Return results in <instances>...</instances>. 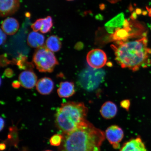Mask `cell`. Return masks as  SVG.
<instances>
[{
	"label": "cell",
	"instance_id": "44dd1931",
	"mask_svg": "<svg viewBox=\"0 0 151 151\" xmlns=\"http://www.w3.org/2000/svg\"><path fill=\"white\" fill-rule=\"evenodd\" d=\"M5 75L7 77H12L13 74V72L10 69H7L5 71Z\"/></svg>",
	"mask_w": 151,
	"mask_h": 151
},
{
	"label": "cell",
	"instance_id": "52a82bcc",
	"mask_svg": "<svg viewBox=\"0 0 151 151\" xmlns=\"http://www.w3.org/2000/svg\"><path fill=\"white\" fill-rule=\"evenodd\" d=\"M19 0H0V15L5 17L14 14L19 8Z\"/></svg>",
	"mask_w": 151,
	"mask_h": 151
},
{
	"label": "cell",
	"instance_id": "5b68a950",
	"mask_svg": "<svg viewBox=\"0 0 151 151\" xmlns=\"http://www.w3.org/2000/svg\"><path fill=\"white\" fill-rule=\"evenodd\" d=\"M105 138L115 150L120 148V143L124 138L123 130L120 126L114 124L109 126L106 130Z\"/></svg>",
	"mask_w": 151,
	"mask_h": 151
},
{
	"label": "cell",
	"instance_id": "3957f363",
	"mask_svg": "<svg viewBox=\"0 0 151 151\" xmlns=\"http://www.w3.org/2000/svg\"><path fill=\"white\" fill-rule=\"evenodd\" d=\"M88 109L82 102L68 101L62 104L55 115L57 127L63 134L74 131L87 120Z\"/></svg>",
	"mask_w": 151,
	"mask_h": 151
},
{
	"label": "cell",
	"instance_id": "6da1fadb",
	"mask_svg": "<svg viewBox=\"0 0 151 151\" xmlns=\"http://www.w3.org/2000/svg\"><path fill=\"white\" fill-rule=\"evenodd\" d=\"M146 36L136 40H120L111 46L115 60L123 68L134 72L151 65V49L148 47Z\"/></svg>",
	"mask_w": 151,
	"mask_h": 151
},
{
	"label": "cell",
	"instance_id": "30bf717a",
	"mask_svg": "<svg viewBox=\"0 0 151 151\" xmlns=\"http://www.w3.org/2000/svg\"><path fill=\"white\" fill-rule=\"evenodd\" d=\"M54 86V83L52 79L49 77H45L37 81L36 89L40 94L46 95L51 93Z\"/></svg>",
	"mask_w": 151,
	"mask_h": 151
},
{
	"label": "cell",
	"instance_id": "277c9868",
	"mask_svg": "<svg viewBox=\"0 0 151 151\" xmlns=\"http://www.w3.org/2000/svg\"><path fill=\"white\" fill-rule=\"evenodd\" d=\"M33 61L41 73H52L59 64L53 53L45 46L37 48L34 54Z\"/></svg>",
	"mask_w": 151,
	"mask_h": 151
},
{
	"label": "cell",
	"instance_id": "8fae6325",
	"mask_svg": "<svg viewBox=\"0 0 151 151\" xmlns=\"http://www.w3.org/2000/svg\"><path fill=\"white\" fill-rule=\"evenodd\" d=\"M19 28V24L17 20L13 17H8L1 23V29L7 35H14Z\"/></svg>",
	"mask_w": 151,
	"mask_h": 151
},
{
	"label": "cell",
	"instance_id": "ba28073f",
	"mask_svg": "<svg viewBox=\"0 0 151 151\" xmlns=\"http://www.w3.org/2000/svg\"><path fill=\"white\" fill-rule=\"evenodd\" d=\"M19 80L20 85L27 89L33 88L37 82V75L31 70L22 71L19 75Z\"/></svg>",
	"mask_w": 151,
	"mask_h": 151
},
{
	"label": "cell",
	"instance_id": "7a4b0ae2",
	"mask_svg": "<svg viewBox=\"0 0 151 151\" xmlns=\"http://www.w3.org/2000/svg\"><path fill=\"white\" fill-rule=\"evenodd\" d=\"M63 135L58 151H101L105 139L104 132L87 120L74 131Z\"/></svg>",
	"mask_w": 151,
	"mask_h": 151
},
{
	"label": "cell",
	"instance_id": "4316f807",
	"mask_svg": "<svg viewBox=\"0 0 151 151\" xmlns=\"http://www.w3.org/2000/svg\"><path fill=\"white\" fill-rule=\"evenodd\" d=\"M66 1H73V0H66Z\"/></svg>",
	"mask_w": 151,
	"mask_h": 151
},
{
	"label": "cell",
	"instance_id": "7c38bea8",
	"mask_svg": "<svg viewBox=\"0 0 151 151\" xmlns=\"http://www.w3.org/2000/svg\"><path fill=\"white\" fill-rule=\"evenodd\" d=\"M100 112L104 118L111 119L116 116L118 112L117 107L113 102L107 101L102 105Z\"/></svg>",
	"mask_w": 151,
	"mask_h": 151
},
{
	"label": "cell",
	"instance_id": "484cf974",
	"mask_svg": "<svg viewBox=\"0 0 151 151\" xmlns=\"http://www.w3.org/2000/svg\"><path fill=\"white\" fill-rule=\"evenodd\" d=\"M52 151L50 150H45V151Z\"/></svg>",
	"mask_w": 151,
	"mask_h": 151
},
{
	"label": "cell",
	"instance_id": "e0dca14e",
	"mask_svg": "<svg viewBox=\"0 0 151 151\" xmlns=\"http://www.w3.org/2000/svg\"><path fill=\"white\" fill-rule=\"evenodd\" d=\"M63 134H55L51 137L50 140V144L54 146H60L63 140Z\"/></svg>",
	"mask_w": 151,
	"mask_h": 151
},
{
	"label": "cell",
	"instance_id": "cb8c5ba5",
	"mask_svg": "<svg viewBox=\"0 0 151 151\" xmlns=\"http://www.w3.org/2000/svg\"><path fill=\"white\" fill-rule=\"evenodd\" d=\"M6 148V146L4 143H1L0 145V150H1L2 151L5 150Z\"/></svg>",
	"mask_w": 151,
	"mask_h": 151
},
{
	"label": "cell",
	"instance_id": "83f0119b",
	"mask_svg": "<svg viewBox=\"0 0 151 151\" xmlns=\"http://www.w3.org/2000/svg\"></svg>",
	"mask_w": 151,
	"mask_h": 151
},
{
	"label": "cell",
	"instance_id": "5bb4252c",
	"mask_svg": "<svg viewBox=\"0 0 151 151\" xmlns=\"http://www.w3.org/2000/svg\"><path fill=\"white\" fill-rule=\"evenodd\" d=\"M45 37L40 33L35 31L32 32L28 35L27 42L28 46L32 48H38L43 46Z\"/></svg>",
	"mask_w": 151,
	"mask_h": 151
},
{
	"label": "cell",
	"instance_id": "2e32d148",
	"mask_svg": "<svg viewBox=\"0 0 151 151\" xmlns=\"http://www.w3.org/2000/svg\"><path fill=\"white\" fill-rule=\"evenodd\" d=\"M53 25L52 19L51 17L48 16L43 18L42 27L40 30L41 33L46 34L50 31Z\"/></svg>",
	"mask_w": 151,
	"mask_h": 151
},
{
	"label": "cell",
	"instance_id": "ffe728a7",
	"mask_svg": "<svg viewBox=\"0 0 151 151\" xmlns=\"http://www.w3.org/2000/svg\"><path fill=\"white\" fill-rule=\"evenodd\" d=\"M6 34L4 32L1 28V45L4 44L6 40Z\"/></svg>",
	"mask_w": 151,
	"mask_h": 151
},
{
	"label": "cell",
	"instance_id": "d6986e66",
	"mask_svg": "<svg viewBox=\"0 0 151 151\" xmlns=\"http://www.w3.org/2000/svg\"><path fill=\"white\" fill-rule=\"evenodd\" d=\"M130 102L129 100H124L122 101L120 103V105L123 108L125 109L126 110H129L130 106Z\"/></svg>",
	"mask_w": 151,
	"mask_h": 151
},
{
	"label": "cell",
	"instance_id": "4fadbf2b",
	"mask_svg": "<svg viewBox=\"0 0 151 151\" xmlns=\"http://www.w3.org/2000/svg\"><path fill=\"white\" fill-rule=\"evenodd\" d=\"M58 93L60 98H68L75 93L74 84L72 82L65 81L60 83Z\"/></svg>",
	"mask_w": 151,
	"mask_h": 151
},
{
	"label": "cell",
	"instance_id": "d4e9b609",
	"mask_svg": "<svg viewBox=\"0 0 151 151\" xmlns=\"http://www.w3.org/2000/svg\"><path fill=\"white\" fill-rule=\"evenodd\" d=\"M148 11L149 16L151 17V7L147 9Z\"/></svg>",
	"mask_w": 151,
	"mask_h": 151
},
{
	"label": "cell",
	"instance_id": "603a6c76",
	"mask_svg": "<svg viewBox=\"0 0 151 151\" xmlns=\"http://www.w3.org/2000/svg\"><path fill=\"white\" fill-rule=\"evenodd\" d=\"M20 84L19 82H18V81H16V82H14L12 83V86L14 88H17L20 86Z\"/></svg>",
	"mask_w": 151,
	"mask_h": 151
},
{
	"label": "cell",
	"instance_id": "ac0fdd59",
	"mask_svg": "<svg viewBox=\"0 0 151 151\" xmlns=\"http://www.w3.org/2000/svg\"><path fill=\"white\" fill-rule=\"evenodd\" d=\"M43 22V18L37 19L35 22L32 24L31 28L33 31L37 32L40 31L42 27Z\"/></svg>",
	"mask_w": 151,
	"mask_h": 151
},
{
	"label": "cell",
	"instance_id": "9c48e42d",
	"mask_svg": "<svg viewBox=\"0 0 151 151\" xmlns=\"http://www.w3.org/2000/svg\"><path fill=\"white\" fill-rule=\"evenodd\" d=\"M119 151H147V150L141 138L137 137L126 142Z\"/></svg>",
	"mask_w": 151,
	"mask_h": 151
},
{
	"label": "cell",
	"instance_id": "7402d4cb",
	"mask_svg": "<svg viewBox=\"0 0 151 151\" xmlns=\"http://www.w3.org/2000/svg\"><path fill=\"white\" fill-rule=\"evenodd\" d=\"M5 126V121L4 119L1 117V131L4 129Z\"/></svg>",
	"mask_w": 151,
	"mask_h": 151
},
{
	"label": "cell",
	"instance_id": "9a60e30c",
	"mask_svg": "<svg viewBox=\"0 0 151 151\" xmlns=\"http://www.w3.org/2000/svg\"><path fill=\"white\" fill-rule=\"evenodd\" d=\"M46 48L52 52L59 51L62 47V42L60 38L55 35L49 37L46 41Z\"/></svg>",
	"mask_w": 151,
	"mask_h": 151
},
{
	"label": "cell",
	"instance_id": "8992f818",
	"mask_svg": "<svg viewBox=\"0 0 151 151\" xmlns=\"http://www.w3.org/2000/svg\"><path fill=\"white\" fill-rule=\"evenodd\" d=\"M86 60L91 67L94 69H99L106 64L107 57L102 50L94 49L90 50L87 55Z\"/></svg>",
	"mask_w": 151,
	"mask_h": 151
}]
</instances>
